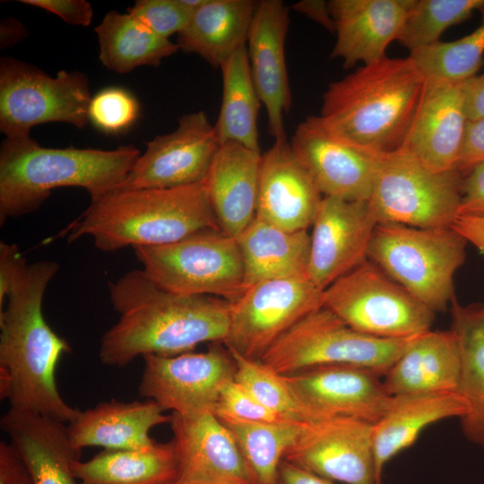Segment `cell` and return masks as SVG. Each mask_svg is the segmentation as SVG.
<instances>
[{
    "instance_id": "1",
    "label": "cell",
    "mask_w": 484,
    "mask_h": 484,
    "mask_svg": "<svg viewBox=\"0 0 484 484\" xmlns=\"http://www.w3.org/2000/svg\"><path fill=\"white\" fill-rule=\"evenodd\" d=\"M118 321L102 335V364L122 367L138 356H173L204 342L225 341L231 303L216 297L170 292L141 269L108 284Z\"/></svg>"
},
{
    "instance_id": "2",
    "label": "cell",
    "mask_w": 484,
    "mask_h": 484,
    "mask_svg": "<svg viewBox=\"0 0 484 484\" xmlns=\"http://www.w3.org/2000/svg\"><path fill=\"white\" fill-rule=\"evenodd\" d=\"M59 264L41 260L23 266L13 278L0 310V397L9 408L38 413L65 424L81 412L62 398L56 367L68 342L44 318L42 304Z\"/></svg>"
},
{
    "instance_id": "3",
    "label": "cell",
    "mask_w": 484,
    "mask_h": 484,
    "mask_svg": "<svg viewBox=\"0 0 484 484\" xmlns=\"http://www.w3.org/2000/svg\"><path fill=\"white\" fill-rule=\"evenodd\" d=\"M205 229H220L204 181L162 189L114 190L59 234L67 242L91 237L104 252L157 246Z\"/></svg>"
},
{
    "instance_id": "4",
    "label": "cell",
    "mask_w": 484,
    "mask_h": 484,
    "mask_svg": "<svg viewBox=\"0 0 484 484\" xmlns=\"http://www.w3.org/2000/svg\"><path fill=\"white\" fill-rule=\"evenodd\" d=\"M425 77L411 56L382 59L331 82L318 117L332 132L377 153L402 147Z\"/></svg>"
},
{
    "instance_id": "5",
    "label": "cell",
    "mask_w": 484,
    "mask_h": 484,
    "mask_svg": "<svg viewBox=\"0 0 484 484\" xmlns=\"http://www.w3.org/2000/svg\"><path fill=\"white\" fill-rule=\"evenodd\" d=\"M140 155L134 145L49 148L30 136L5 138L0 147V225L36 212L58 187H81L97 200L119 187Z\"/></svg>"
},
{
    "instance_id": "6",
    "label": "cell",
    "mask_w": 484,
    "mask_h": 484,
    "mask_svg": "<svg viewBox=\"0 0 484 484\" xmlns=\"http://www.w3.org/2000/svg\"><path fill=\"white\" fill-rule=\"evenodd\" d=\"M467 243L453 227L378 223L367 259L436 313L454 297V276L464 263Z\"/></svg>"
},
{
    "instance_id": "7",
    "label": "cell",
    "mask_w": 484,
    "mask_h": 484,
    "mask_svg": "<svg viewBox=\"0 0 484 484\" xmlns=\"http://www.w3.org/2000/svg\"><path fill=\"white\" fill-rule=\"evenodd\" d=\"M134 252L146 275L170 292L233 303L246 290L237 238L220 229L198 231L168 245L134 247Z\"/></svg>"
},
{
    "instance_id": "8",
    "label": "cell",
    "mask_w": 484,
    "mask_h": 484,
    "mask_svg": "<svg viewBox=\"0 0 484 484\" xmlns=\"http://www.w3.org/2000/svg\"><path fill=\"white\" fill-rule=\"evenodd\" d=\"M416 336L374 337L351 328L322 307L295 324L259 361L282 376L318 365L350 364L384 377Z\"/></svg>"
},
{
    "instance_id": "9",
    "label": "cell",
    "mask_w": 484,
    "mask_h": 484,
    "mask_svg": "<svg viewBox=\"0 0 484 484\" xmlns=\"http://www.w3.org/2000/svg\"><path fill=\"white\" fill-rule=\"evenodd\" d=\"M462 175L434 171L403 148L384 153L368 205L378 223L452 227L460 214Z\"/></svg>"
},
{
    "instance_id": "10",
    "label": "cell",
    "mask_w": 484,
    "mask_h": 484,
    "mask_svg": "<svg viewBox=\"0 0 484 484\" xmlns=\"http://www.w3.org/2000/svg\"><path fill=\"white\" fill-rule=\"evenodd\" d=\"M324 307L351 328L384 339L430 330L435 312L368 259L323 290Z\"/></svg>"
},
{
    "instance_id": "11",
    "label": "cell",
    "mask_w": 484,
    "mask_h": 484,
    "mask_svg": "<svg viewBox=\"0 0 484 484\" xmlns=\"http://www.w3.org/2000/svg\"><path fill=\"white\" fill-rule=\"evenodd\" d=\"M88 77L80 72L59 71L52 77L13 57L0 62V130L5 138L30 136V129L50 122L79 129L89 122Z\"/></svg>"
},
{
    "instance_id": "12",
    "label": "cell",
    "mask_w": 484,
    "mask_h": 484,
    "mask_svg": "<svg viewBox=\"0 0 484 484\" xmlns=\"http://www.w3.org/2000/svg\"><path fill=\"white\" fill-rule=\"evenodd\" d=\"M322 307L323 290L308 277L255 283L231 303L223 344L230 351L259 361L295 324Z\"/></svg>"
},
{
    "instance_id": "13",
    "label": "cell",
    "mask_w": 484,
    "mask_h": 484,
    "mask_svg": "<svg viewBox=\"0 0 484 484\" xmlns=\"http://www.w3.org/2000/svg\"><path fill=\"white\" fill-rule=\"evenodd\" d=\"M143 358L139 395L183 416L214 413L222 385L236 372L233 356L222 342L211 343L204 352Z\"/></svg>"
},
{
    "instance_id": "14",
    "label": "cell",
    "mask_w": 484,
    "mask_h": 484,
    "mask_svg": "<svg viewBox=\"0 0 484 484\" xmlns=\"http://www.w3.org/2000/svg\"><path fill=\"white\" fill-rule=\"evenodd\" d=\"M220 144L205 112L184 115L173 132L147 143L116 190L172 188L203 182Z\"/></svg>"
},
{
    "instance_id": "15",
    "label": "cell",
    "mask_w": 484,
    "mask_h": 484,
    "mask_svg": "<svg viewBox=\"0 0 484 484\" xmlns=\"http://www.w3.org/2000/svg\"><path fill=\"white\" fill-rule=\"evenodd\" d=\"M283 460L332 481L380 484L373 424L359 419L336 416L305 424Z\"/></svg>"
},
{
    "instance_id": "16",
    "label": "cell",
    "mask_w": 484,
    "mask_h": 484,
    "mask_svg": "<svg viewBox=\"0 0 484 484\" xmlns=\"http://www.w3.org/2000/svg\"><path fill=\"white\" fill-rule=\"evenodd\" d=\"M290 144L323 196L348 201L369 199L384 153L336 134L318 116L298 124Z\"/></svg>"
},
{
    "instance_id": "17",
    "label": "cell",
    "mask_w": 484,
    "mask_h": 484,
    "mask_svg": "<svg viewBox=\"0 0 484 484\" xmlns=\"http://www.w3.org/2000/svg\"><path fill=\"white\" fill-rule=\"evenodd\" d=\"M377 224L367 201L323 196L311 225L309 280L324 290L367 261Z\"/></svg>"
},
{
    "instance_id": "18",
    "label": "cell",
    "mask_w": 484,
    "mask_h": 484,
    "mask_svg": "<svg viewBox=\"0 0 484 484\" xmlns=\"http://www.w3.org/2000/svg\"><path fill=\"white\" fill-rule=\"evenodd\" d=\"M283 376L297 397L324 418L351 417L375 424L392 397L383 376L361 366L318 365Z\"/></svg>"
},
{
    "instance_id": "19",
    "label": "cell",
    "mask_w": 484,
    "mask_h": 484,
    "mask_svg": "<svg viewBox=\"0 0 484 484\" xmlns=\"http://www.w3.org/2000/svg\"><path fill=\"white\" fill-rule=\"evenodd\" d=\"M402 148L434 171L457 169L468 117L465 82L425 78Z\"/></svg>"
},
{
    "instance_id": "20",
    "label": "cell",
    "mask_w": 484,
    "mask_h": 484,
    "mask_svg": "<svg viewBox=\"0 0 484 484\" xmlns=\"http://www.w3.org/2000/svg\"><path fill=\"white\" fill-rule=\"evenodd\" d=\"M177 455L173 484H250L236 441L212 412L171 414Z\"/></svg>"
},
{
    "instance_id": "21",
    "label": "cell",
    "mask_w": 484,
    "mask_h": 484,
    "mask_svg": "<svg viewBox=\"0 0 484 484\" xmlns=\"http://www.w3.org/2000/svg\"><path fill=\"white\" fill-rule=\"evenodd\" d=\"M289 24V8L282 1H258L246 41L252 79L275 142L287 141L284 115L292 104L285 58Z\"/></svg>"
},
{
    "instance_id": "22",
    "label": "cell",
    "mask_w": 484,
    "mask_h": 484,
    "mask_svg": "<svg viewBox=\"0 0 484 484\" xmlns=\"http://www.w3.org/2000/svg\"><path fill=\"white\" fill-rule=\"evenodd\" d=\"M322 199L288 141L262 154L255 218L288 231L307 230Z\"/></svg>"
},
{
    "instance_id": "23",
    "label": "cell",
    "mask_w": 484,
    "mask_h": 484,
    "mask_svg": "<svg viewBox=\"0 0 484 484\" xmlns=\"http://www.w3.org/2000/svg\"><path fill=\"white\" fill-rule=\"evenodd\" d=\"M414 0H331L336 42L332 57L345 68L359 62L368 65L386 56L397 40Z\"/></svg>"
},
{
    "instance_id": "24",
    "label": "cell",
    "mask_w": 484,
    "mask_h": 484,
    "mask_svg": "<svg viewBox=\"0 0 484 484\" xmlns=\"http://www.w3.org/2000/svg\"><path fill=\"white\" fill-rule=\"evenodd\" d=\"M262 153L220 143L204 183L220 229L238 238L255 218Z\"/></svg>"
},
{
    "instance_id": "25",
    "label": "cell",
    "mask_w": 484,
    "mask_h": 484,
    "mask_svg": "<svg viewBox=\"0 0 484 484\" xmlns=\"http://www.w3.org/2000/svg\"><path fill=\"white\" fill-rule=\"evenodd\" d=\"M0 426L28 466L35 484H81L72 464L81 459L82 450L71 442L65 423L9 408Z\"/></svg>"
},
{
    "instance_id": "26",
    "label": "cell",
    "mask_w": 484,
    "mask_h": 484,
    "mask_svg": "<svg viewBox=\"0 0 484 484\" xmlns=\"http://www.w3.org/2000/svg\"><path fill=\"white\" fill-rule=\"evenodd\" d=\"M171 415L151 400L101 402L80 412L67 424L73 445L82 450L99 446L104 450L143 449L156 441L150 436L152 428L170 423Z\"/></svg>"
},
{
    "instance_id": "27",
    "label": "cell",
    "mask_w": 484,
    "mask_h": 484,
    "mask_svg": "<svg viewBox=\"0 0 484 484\" xmlns=\"http://www.w3.org/2000/svg\"><path fill=\"white\" fill-rule=\"evenodd\" d=\"M461 374L459 343L452 329L417 335L384 376L390 395L453 393Z\"/></svg>"
},
{
    "instance_id": "28",
    "label": "cell",
    "mask_w": 484,
    "mask_h": 484,
    "mask_svg": "<svg viewBox=\"0 0 484 484\" xmlns=\"http://www.w3.org/2000/svg\"><path fill=\"white\" fill-rule=\"evenodd\" d=\"M466 403L456 392L392 395L381 418L373 424L376 477L380 484L385 465L411 446L428 425L447 418H461Z\"/></svg>"
},
{
    "instance_id": "29",
    "label": "cell",
    "mask_w": 484,
    "mask_h": 484,
    "mask_svg": "<svg viewBox=\"0 0 484 484\" xmlns=\"http://www.w3.org/2000/svg\"><path fill=\"white\" fill-rule=\"evenodd\" d=\"M258 1L205 0L177 34L178 48L220 68L246 41Z\"/></svg>"
},
{
    "instance_id": "30",
    "label": "cell",
    "mask_w": 484,
    "mask_h": 484,
    "mask_svg": "<svg viewBox=\"0 0 484 484\" xmlns=\"http://www.w3.org/2000/svg\"><path fill=\"white\" fill-rule=\"evenodd\" d=\"M246 289L277 279L308 277L310 234L288 231L255 218L237 238Z\"/></svg>"
},
{
    "instance_id": "31",
    "label": "cell",
    "mask_w": 484,
    "mask_h": 484,
    "mask_svg": "<svg viewBox=\"0 0 484 484\" xmlns=\"http://www.w3.org/2000/svg\"><path fill=\"white\" fill-rule=\"evenodd\" d=\"M450 305L461 353L457 393L467 407L461 427L470 442L484 449V313L480 306L460 304L455 296Z\"/></svg>"
},
{
    "instance_id": "32",
    "label": "cell",
    "mask_w": 484,
    "mask_h": 484,
    "mask_svg": "<svg viewBox=\"0 0 484 484\" xmlns=\"http://www.w3.org/2000/svg\"><path fill=\"white\" fill-rule=\"evenodd\" d=\"M177 467L172 440L143 449L104 450L72 464L81 484H173Z\"/></svg>"
},
{
    "instance_id": "33",
    "label": "cell",
    "mask_w": 484,
    "mask_h": 484,
    "mask_svg": "<svg viewBox=\"0 0 484 484\" xmlns=\"http://www.w3.org/2000/svg\"><path fill=\"white\" fill-rule=\"evenodd\" d=\"M99 60L108 69L128 73L138 66H158L177 53V43L160 37L130 13L109 11L95 28Z\"/></svg>"
},
{
    "instance_id": "34",
    "label": "cell",
    "mask_w": 484,
    "mask_h": 484,
    "mask_svg": "<svg viewBox=\"0 0 484 484\" xmlns=\"http://www.w3.org/2000/svg\"><path fill=\"white\" fill-rule=\"evenodd\" d=\"M220 68L222 99L214 124L220 143L234 142L260 151L257 117L262 102L252 79L246 46L235 52Z\"/></svg>"
},
{
    "instance_id": "35",
    "label": "cell",
    "mask_w": 484,
    "mask_h": 484,
    "mask_svg": "<svg viewBox=\"0 0 484 484\" xmlns=\"http://www.w3.org/2000/svg\"><path fill=\"white\" fill-rule=\"evenodd\" d=\"M219 419L236 441L250 484H278L280 464L305 424Z\"/></svg>"
},
{
    "instance_id": "36",
    "label": "cell",
    "mask_w": 484,
    "mask_h": 484,
    "mask_svg": "<svg viewBox=\"0 0 484 484\" xmlns=\"http://www.w3.org/2000/svg\"><path fill=\"white\" fill-rule=\"evenodd\" d=\"M230 352L236 364L235 381L243 385L264 406L296 423L309 424L328 419L307 407L293 393L282 375L261 361Z\"/></svg>"
},
{
    "instance_id": "37",
    "label": "cell",
    "mask_w": 484,
    "mask_h": 484,
    "mask_svg": "<svg viewBox=\"0 0 484 484\" xmlns=\"http://www.w3.org/2000/svg\"><path fill=\"white\" fill-rule=\"evenodd\" d=\"M484 55V15L470 34L456 40L439 41L410 53L425 78L465 82L477 75Z\"/></svg>"
},
{
    "instance_id": "38",
    "label": "cell",
    "mask_w": 484,
    "mask_h": 484,
    "mask_svg": "<svg viewBox=\"0 0 484 484\" xmlns=\"http://www.w3.org/2000/svg\"><path fill=\"white\" fill-rule=\"evenodd\" d=\"M475 12L484 13V0H414L397 40L410 53L431 46Z\"/></svg>"
},
{
    "instance_id": "39",
    "label": "cell",
    "mask_w": 484,
    "mask_h": 484,
    "mask_svg": "<svg viewBox=\"0 0 484 484\" xmlns=\"http://www.w3.org/2000/svg\"><path fill=\"white\" fill-rule=\"evenodd\" d=\"M139 115L136 99L126 90L106 88L91 98L89 122L106 134H119L130 127Z\"/></svg>"
},
{
    "instance_id": "40",
    "label": "cell",
    "mask_w": 484,
    "mask_h": 484,
    "mask_svg": "<svg viewBox=\"0 0 484 484\" xmlns=\"http://www.w3.org/2000/svg\"><path fill=\"white\" fill-rule=\"evenodd\" d=\"M196 10L186 0H138L128 13L155 34L169 39L185 29Z\"/></svg>"
},
{
    "instance_id": "41",
    "label": "cell",
    "mask_w": 484,
    "mask_h": 484,
    "mask_svg": "<svg viewBox=\"0 0 484 484\" xmlns=\"http://www.w3.org/2000/svg\"><path fill=\"white\" fill-rule=\"evenodd\" d=\"M214 414L219 418L248 422H292L264 406L235 379L228 380L222 385Z\"/></svg>"
},
{
    "instance_id": "42",
    "label": "cell",
    "mask_w": 484,
    "mask_h": 484,
    "mask_svg": "<svg viewBox=\"0 0 484 484\" xmlns=\"http://www.w3.org/2000/svg\"><path fill=\"white\" fill-rule=\"evenodd\" d=\"M20 2L52 13L72 25L89 26L92 21V7L85 0H21Z\"/></svg>"
},
{
    "instance_id": "43",
    "label": "cell",
    "mask_w": 484,
    "mask_h": 484,
    "mask_svg": "<svg viewBox=\"0 0 484 484\" xmlns=\"http://www.w3.org/2000/svg\"><path fill=\"white\" fill-rule=\"evenodd\" d=\"M482 162H484V117L468 120L456 169L463 177Z\"/></svg>"
},
{
    "instance_id": "44",
    "label": "cell",
    "mask_w": 484,
    "mask_h": 484,
    "mask_svg": "<svg viewBox=\"0 0 484 484\" xmlns=\"http://www.w3.org/2000/svg\"><path fill=\"white\" fill-rule=\"evenodd\" d=\"M459 215L484 217V162L463 176Z\"/></svg>"
},
{
    "instance_id": "45",
    "label": "cell",
    "mask_w": 484,
    "mask_h": 484,
    "mask_svg": "<svg viewBox=\"0 0 484 484\" xmlns=\"http://www.w3.org/2000/svg\"><path fill=\"white\" fill-rule=\"evenodd\" d=\"M0 484H35L28 466L6 441L0 443Z\"/></svg>"
},
{
    "instance_id": "46",
    "label": "cell",
    "mask_w": 484,
    "mask_h": 484,
    "mask_svg": "<svg viewBox=\"0 0 484 484\" xmlns=\"http://www.w3.org/2000/svg\"><path fill=\"white\" fill-rule=\"evenodd\" d=\"M25 264L27 260L15 244L0 242V309L13 279Z\"/></svg>"
},
{
    "instance_id": "47",
    "label": "cell",
    "mask_w": 484,
    "mask_h": 484,
    "mask_svg": "<svg viewBox=\"0 0 484 484\" xmlns=\"http://www.w3.org/2000/svg\"><path fill=\"white\" fill-rule=\"evenodd\" d=\"M452 227L484 255V217L459 215ZM480 307L484 313V303Z\"/></svg>"
},
{
    "instance_id": "48",
    "label": "cell",
    "mask_w": 484,
    "mask_h": 484,
    "mask_svg": "<svg viewBox=\"0 0 484 484\" xmlns=\"http://www.w3.org/2000/svg\"><path fill=\"white\" fill-rule=\"evenodd\" d=\"M465 106L468 120L484 117V73L466 81Z\"/></svg>"
},
{
    "instance_id": "49",
    "label": "cell",
    "mask_w": 484,
    "mask_h": 484,
    "mask_svg": "<svg viewBox=\"0 0 484 484\" xmlns=\"http://www.w3.org/2000/svg\"><path fill=\"white\" fill-rule=\"evenodd\" d=\"M291 8L319 23L330 32H335V24L328 2L324 0H303L292 4Z\"/></svg>"
},
{
    "instance_id": "50",
    "label": "cell",
    "mask_w": 484,
    "mask_h": 484,
    "mask_svg": "<svg viewBox=\"0 0 484 484\" xmlns=\"http://www.w3.org/2000/svg\"><path fill=\"white\" fill-rule=\"evenodd\" d=\"M278 484H333V482L282 460L279 467Z\"/></svg>"
},
{
    "instance_id": "51",
    "label": "cell",
    "mask_w": 484,
    "mask_h": 484,
    "mask_svg": "<svg viewBox=\"0 0 484 484\" xmlns=\"http://www.w3.org/2000/svg\"><path fill=\"white\" fill-rule=\"evenodd\" d=\"M28 33L26 26L13 17L1 20L0 46L1 48H11L22 41Z\"/></svg>"
}]
</instances>
